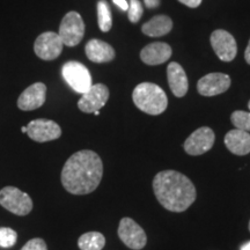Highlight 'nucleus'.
I'll use <instances>...</instances> for the list:
<instances>
[{
	"instance_id": "2",
	"label": "nucleus",
	"mask_w": 250,
	"mask_h": 250,
	"mask_svg": "<svg viewBox=\"0 0 250 250\" xmlns=\"http://www.w3.org/2000/svg\"><path fill=\"white\" fill-rule=\"evenodd\" d=\"M153 190L158 202L171 212H183L196 201L193 183L186 175L175 170H164L153 180Z\"/></svg>"
},
{
	"instance_id": "19",
	"label": "nucleus",
	"mask_w": 250,
	"mask_h": 250,
	"mask_svg": "<svg viewBox=\"0 0 250 250\" xmlns=\"http://www.w3.org/2000/svg\"><path fill=\"white\" fill-rule=\"evenodd\" d=\"M173 29V21L167 15H156L143 24L142 31L146 36L160 37L169 34Z\"/></svg>"
},
{
	"instance_id": "13",
	"label": "nucleus",
	"mask_w": 250,
	"mask_h": 250,
	"mask_svg": "<svg viewBox=\"0 0 250 250\" xmlns=\"http://www.w3.org/2000/svg\"><path fill=\"white\" fill-rule=\"evenodd\" d=\"M230 77L225 73H208L197 83V90L203 96H215L223 94L230 87Z\"/></svg>"
},
{
	"instance_id": "28",
	"label": "nucleus",
	"mask_w": 250,
	"mask_h": 250,
	"mask_svg": "<svg viewBox=\"0 0 250 250\" xmlns=\"http://www.w3.org/2000/svg\"><path fill=\"white\" fill-rule=\"evenodd\" d=\"M112 1H114L115 5L118 6L122 11L127 12V9H129V2H127L126 0H112Z\"/></svg>"
},
{
	"instance_id": "10",
	"label": "nucleus",
	"mask_w": 250,
	"mask_h": 250,
	"mask_svg": "<svg viewBox=\"0 0 250 250\" xmlns=\"http://www.w3.org/2000/svg\"><path fill=\"white\" fill-rule=\"evenodd\" d=\"M27 134L34 142L46 143L58 139L62 136V129L54 121L39 118L27 125Z\"/></svg>"
},
{
	"instance_id": "8",
	"label": "nucleus",
	"mask_w": 250,
	"mask_h": 250,
	"mask_svg": "<svg viewBox=\"0 0 250 250\" xmlns=\"http://www.w3.org/2000/svg\"><path fill=\"white\" fill-rule=\"evenodd\" d=\"M64 43L58 34L54 31H45L41 34L35 41L34 51L43 61H54L62 54Z\"/></svg>"
},
{
	"instance_id": "34",
	"label": "nucleus",
	"mask_w": 250,
	"mask_h": 250,
	"mask_svg": "<svg viewBox=\"0 0 250 250\" xmlns=\"http://www.w3.org/2000/svg\"><path fill=\"white\" fill-rule=\"evenodd\" d=\"M249 230H250V221H249Z\"/></svg>"
},
{
	"instance_id": "4",
	"label": "nucleus",
	"mask_w": 250,
	"mask_h": 250,
	"mask_svg": "<svg viewBox=\"0 0 250 250\" xmlns=\"http://www.w3.org/2000/svg\"><path fill=\"white\" fill-rule=\"evenodd\" d=\"M62 74L67 85L76 93H86L93 85L88 68L79 62L71 61L65 62L62 67Z\"/></svg>"
},
{
	"instance_id": "11",
	"label": "nucleus",
	"mask_w": 250,
	"mask_h": 250,
	"mask_svg": "<svg viewBox=\"0 0 250 250\" xmlns=\"http://www.w3.org/2000/svg\"><path fill=\"white\" fill-rule=\"evenodd\" d=\"M109 99V88L103 83H96L83 94L78 102V108L86 114H94L104 107Z\"/></svg>"
},
{
	"instance_id": "18",
	"label": "nucleus",
	"mask_w": 250,
	"mask_h": 250,
	"mask_svg": "<svg viewBox=\"0 0 250 250\" xmlns=\"http://www.w3.org/2000/svg\"><path fill=\"white\" fill-rule=\"evenodd\" d=\"M225 145L233 154H248L250 153V134L243 130H230L225 136Z\"/></svg>"
},
{
	"instance_id": "17",
	"label": "nucleus",
	"mask_w": 250,
	"mask_h": 250,
	"mask_svg": "<svg viewBox=\"0 0 250 250\" xmlns=\"http://www.w3.org/2000/svg\"><path fill=\"white\" fill-rule=\"evenodd\" d=\"M85 52L87 58L90 62L102 64V62H109L114 61L116 52L114 48L107 42H103L101 40H90L85 46Z\"/></svg>"
},
{
	"instance_id": "20",
	"label": "nucleus",
	"mask_w": 250,
	"mask_h": 250,
	"mask_svg": "<svg viewBox=\"0 0 250 250\" xmlns=\"http://www.w3.org/2000/svg\"><path fill=\"white\" fill-rule=\"evenodd\" d=\"M80 250H102L105 246V239L99 232H88L83 234L78 240Z\"/></svg>"
},
{
	"instance_id": "5",
	"label": "nucleus",
	"mask_w": 250,
	"mask_h": 250,
	"mask_svg": "<svg viewBox=\"0 0 250 250\" xmlns=\"http://www.w3.org/2000/svg\"><path fill=\"white\" fill-rule=\"evenodd\" d=\"M0 205L17 215H27L33 210L30 196L15 187H5L0 190Z\"/></svg>"
},
{
	"instance_id": "22",
	"label": "nucleus",
	"mask_w": 250,
	"mask_h": 250,
	"mask_svg": "<svg viewBox=\"0 0 250 250\" xmlns=\"http://www.w3.org/2000/svg\"><path fill=\"white\" fill-rule=\"evenodd\" d=\"M230 121L235 129L250 132V112L242 110L234 111L230 116Z\"/></svg>"
},
{
	"instance_id": "23",
	"label": "nucleus",
	"mask_w": 250,
	"mask_h": 250,
	"mask_svg": "<svg viewBox=\"0 0 250 250\" xmlns=\"http://www.w3.org/2000/svg\"><path fill=\"white\" fill-rule=\"evenodd\" d=\"M18 234L14 229L8 227H0V247L11 248L17 243Z\"/></svg>"
},
{
	"instance_id": "16",
	"label": "nucleus",
	"mask_w": 250,
	"mask_h": 250,
	"mask_svg": "<svg viewBox=\"0 0 250 250\" xmlns=\"http://www.w3.org/2000/svg\"><path fill=\"white\" fill-rule=\"evenodd\" d=\"M167 78L168 83L171 92L176 98H183L188 93L189 88V83H188V77L186 71L181 66L179 62H171L167 67Z\"/></svg>"
},
{
	"instance_id": "25",
	"label": "nucleus",
	"mask_w": 250,
	"mask_h": 250,
	"mask_svg": "<svg viewBox=\"0 0 250 250\" xmlns=\"http://www.w3.org/2000/svg\"><path fill=\"white\" fill-rule=\"evenodd\" d=\"M21 250H48L46 243L43 239L36 237V239H31L24 245Z\"/></svg>"
},
{
	"instance_id": "12",
	"label": "nucleus",
	"mask_w": 250,
	"mask_h": 250,
	"mask_svg": "<svg viewBox=\"0 0 250 250\" xmlns=\"http://www.w3.org/2000/svg\"><path fill=\"white\" fill-rule=\"evenodd\" d=\"M211 45L215 55L223 62H232L236 57L237 45L232 34L224 29H217L211 34Z\"/></svg>"
},
{
	"instance_id": "32",
	"label": "nucleus",
	"mask_w": 250,
	"mask_h": 250,
	"mask_svg": "<svg viewBox=\"0 0 250 250\" xmlns=\"http://www.w3.org/2000/svg\"><path fill=\"white\" fill-rule=\"evenodd\" d=\"M94 115H95V116H99V115H100V110H98V111L94 112Z\"/></svg>"
},
{
	"instance_id": "24",
	"label": "nucleus",
	"mask_w": 250,
	"mask_h": 250,
	"mask_svg": "<svg viewBox=\"0 0 250 250\" xmlns=\"http://www.w3.org/2000/svg\"><path fill=\"white\" fill-rule=\"evenodd\" d=\"M144 9L142 2L139 0H130L129 9H127V18H129L130 22L137 23L139 22L140 18L143 17Z\"/></svg>"
},
{
	"instance_id": "31",
	"label": "nucleus",
	"mask_w": 250,
	"mask_h": 250,
	"mask_svg": "<svg viewBox=\"0 0 250 250\" xmlns=\"http://www.w3.org/2000/svg\"><path fill=\"white\" fill-rule=\"evenodd\" d=\"M21 131H22L23 133H27V126H22V127H21Z\"/></svg>"
},
{
	"instance_id": "26",
	"label": "nucleus",
	"mask_w": 250,
	"mask_h": 250,
	"mask_svg": "<svg viewBox=\"0 0 250 250\" xmlns=\"http://www.w3.org/2000/svg\"><path fill=\"white\" fill-rule=\"evenodd\" d=\"M179 1L190 8H196L202 4V0H179Z\"/></svg>"
},
{
	"instance_id": "6",
	"label": "nucleus",
	"mask_w": 250,
	"mask_h": 250,
	"mask_svg": "<svg viewBox=\"0 0 250 250\" xmlns=\"http://www.w3.org/2000/svg\"><path fill=\"white\" fill-rule=\"evenodd\" d=\"M58 35L64 45L67 46H76L83 41L85 35V23L78 12H68L62 18Z\"/></svg>"
},
{
	"instance_id": "30",
	"label": "nucleus",
	"mask_w": 250,
	"mask_h": 250,
	"mask_svg": "<svg viewBox=\"0 0 250 250\" xmlns=\"http://www.w3.org/2000/svg\"><path fill=\"white\" fill-rule=\"evenodd\" d=\"M241 250H250V241L246 242L245 245L241 247Z\"/></svg>"
},
{
	"instance_id": "27",
	"label": "nucleus",
	"mask_w": 250,
	"mask_h": 250,
	"mask_svg": "<svg viewBox=\"0 0 250 250\" xmlns=\"http://www.w3.org/2000/svg\"><path fill=\"white\" fill-rule=\"evenodd\" d=\"M144 4L149 9L158 8L161 4V0H144Z\"/></svg>"
},
{
	"instance_id": "3",
	"label": "nucleus",
	"mask_w": 250,
	"mask_h": 250,
	"mask_svg": "<svg viewBox=\"0 0 250 250\" xmlns=\"http://www.w3.org/2000/svg\"><path fill=\"white\" fill-rule=\"evenodd\" d=\"M136 107L148 115H160L167 109L168 99L160 86L152 83H142L132 93Z\"/></svg>"
},
{
	"instance_id": "14",
	"label": "nucleus",
	"mask_w": 250,
	"mask_h": 250,
	"mask_svg": "<svg viewBox=\"0 0 250 250\" xmlns=\"http://www.w3.org/2000/svg\"><path fill=\"white\" fill-rule=\"evenodd\" d=\"M46 99V86L36 83L28 87L18 99V107L23 111H31L44 104Z\"/></svg>"
},
{
	"instance_id": "15",
	"label": "nucleus",
	"mask_w": 250,
	"mask_h": 250,
	"mask_svg": "<svg viewBox=\"0 0 250 250\" xmlns=\"http://www.w3.org/2000/svg\"><path fill=\"white\" fill-rule=\"evenodd\" d=\"M171 48L165 42H154L147 44L140 51V59L147 65H161L169 61Z\"/></svg>"
},
{
	"instance_id": "21",
	"label": "nucleus",
	"mask_w": 250,
	"mask_h": 250,
	"mask_svg": "<svg viewBox=\"0 0 250 250\" xmlns=\"http://www.w3.org/2000/svg\"><path fill=\"white\" fill-rule=\"evenodd\" d=\"M98 22L99 27L103 33H107L111 29L112 27V17H111V11L109 7L108 2L105 0H99L98 5Z\"/></svg>"
},
{
	"instance_id": "7",
	"label": "nucleus",
	"mask_w": 250,
	"mask_h": 250,
	"mask_svg": "<svg viewBox=\"0 0 250 250\" xmlns=\"http://www.w3.org/2000/svg\"><path fill=\"white\" fill-rule=\"evenodd\" d=\"M118 236L125 246L133 250L143 249L147 243V236L143 228L130 218H123L121 220Z\"/></svg>"
},
{
	"instance_id": "1",
	"label": "nucleus",
	"mask_w": 250,
	"mask_h": 250,
	"mask_svg": "<svg viewBox=\"0 0 250 250\" xmlns=\"http://www.w3.org/2000/svg\"><path fill=\"white\" fill-rule=\"evenodd\" d=\"M103 164L98 153L83 149L74 153L62 170V184L72 195H87L99 187Z\"/></svg>"
},
{
	"instance_id": "33",
	"label": "nucleus",
	"mask_w": 250,
	"mask_h": 250,
	"mask_svg": "<svg viewBox=\"0 0 250 250\" xmlns=\"http://www.w3.org/2000/svg\"><path fill=\"white\" fill-rule=\"evenodd\" d=\"M248 108H249V110H250V101H249V103H248Z\"/></svg>"
},
{
	"instance_id": "29",
	"label": "nucleus",
	"mask_w": 250,
	"mask_h": 250,
	"mask_svg": "<svg viewBox=\"0 0 250 250\" xmlns=\"http://www.w3.org/2000/svg\"><path fill=\"white\" fill-rule=\"evenodd\" d=\"M245 59H246V62L250 65V40H249V43H248V45H247V49L245 51Z\"/></svg>"
},
{
	"instance_id": "9",
	"label": "nucleus",
	"mask_w": 250,
	"mask_h": 250,
	"mask_svg": "<svg viewBox=\"0 0 250 250\" xmlns=\"http://www.w3.org/2000/svg\"><path fill=\"white\" fill-rule=\"evenodd\" d=\"M215 136L213 130L203 126L188 137L184 143V151L190 155H202L213 147Z\"/></svg>"
}]
</instances>
